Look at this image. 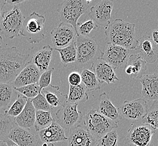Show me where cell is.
Wrapping results in <instances>:
<instances>
[{"instance_id": "obj_1", "label": "cell", "mask_w": 158, "mask_h": 146, "mask_svg": "<svg viewBox=\"0 0 158 146\" xmlns=\"http://www.w3.org/2000/svg\"><path fill=\"white\" fill-rule=\"evenodd\" d=\"M29 55L23 54L16 47L0 48V83H12L27 63Z\"/></svg>"}, {"instance_id": "obj_2", "label": "cell", "mask_w": 158, "mask_h": 146, "mask_svg": "<svg viewBox=\"0 0 158 146\" xmlns=\"http://www.w3.org/2000/svg\"><path fill=\"white\" fill-rule=\"evenodd\" d=\"M135 28V24L117 19L105 29L106 43L122 46L130 50L135 49L137 43Z\"/></svg>"}, {"instance_id": "obj_3", "label": "cell", "mask_w": 158, "mask_h": 146, "mask_svg": "<svg viewBox=\"0 0 158 146\" xmlns=\"http://www.w3.org/2000/svg\"><path fill=\"white\" fill-rule=\"evenodd\" d=\"M76 69L78 72L85 69L90 70L93 64L102 57V51L95 36H77L76 39Z\"/></svg>"}, {"instance_id": "obj_4", "label": "cell", "mask_w": 158, "mask_h": 146, "mask_svg": "<svg viewBox=\"0 0 158 146\" xmlns=\"http://www.w3.org/2000/svg\"><path fill=\"white\" fill-rule=\"evenodd\" d=\"M90 2V1L86 0L64 1L58 5L57 9L60 20L61 23L71 25L77 32L78 20L87 11Z\"/></svg>"}, {"instance_id": "obj_5", "label": "cell", "mask_w": 158, "mask_h": 146, "mask_svg": "<svg viewBox=\"0 0 158 146\" xmlns=\"http://www.w3.org/2000/svg\"><path fill=\"white\" fill-rule=\"evenodd\" d=\"M84 126L97 139L118 127V124L102 115L97 109L90 110L84 116Z\"/></svg>"}, {"instance_id": "obj_6", "label": "cell", "mask_w": 158, "mask_h": 146, "mask_svg": "<svg viewBox=\"0 0 158 146\" xmlns=\"http://www.w3.org/2000/svg\"><path fill=\"white\" fill-rule=\"evenodd\" d=\"M25 18L18 6L14 7L10 11L2 12L0 19V32L9 40L20 36Z\"/></svg>"}, {"instance_id": "obj_7", "label": "cell", "mask_w": 158, "mask_h": 146, "mask_svg": "<svg viewBox=\"0 0 158 146\" xmlns=\"http://www.w3.org/2000/svg\"><path fill=\"white\" fill-rule=\"evenodd\" d=\"M46 18L37 12H32L25 18L23 24L20 36L32 44L38 43L45 37Z\"/></svg>"}, {"instance_id": "obj_8", "label": "cell", "mask_w": 158, "mask_h": 146, "mask_svg": "<svg viewBox=\"0 0 158 146\" xmlns=\"http://www.w3.org/2000/svg\"><path fill=\"white\" fill-rule=\"evenodd\" d=\"M156 131L141 122H134L128 130L125 141L134 146H149Z\"/></svg>"}, {"instance_id": "obj_9", "label": "cell", "mask_w": 158, "mask_h": 146, "mask_svg": "<svg viewBox=\"0 0 158 146\" xmlns=\"http://www.w3.org/2000/svg\"><path fill=\"white\" fill-rule=\"evenodd\" d=\"M79 104H65L55 113V122L64 130L69 131L79 125L82 120L81 111L77 109Z\"/></svg>"}, {"instance_id": "obj_10", "label": "cell", "mask_w": 158, "mask_h": 146, "mask_svg": "<svg viewBox=\"0 0 158 146\" xmlns=\"http://www.w3.org/2000/svg\"><path fill=\"white\" fill-rule=\"evenodd\" d=\"M101 58L110 65L114 70L125 67L130 56V50L122 46L106 43Z\"/></svg>"}, {"instance_id": "obj_11", "label": "cell", "mask_w": 158, "mask_h": 146, "mask_svg": "<svg viewBox=\"0 0 158 146\" xmlns=\"http://www.w3.org/2000/svg\"><path fill=\"white\" fill-rule=\"evenodd\" d=\"M149 109L148 101L140 98L135 100L125 101L118 108L121 119L132 121L141 120Z\"/></svg>"}, {"instance_id": "obj_12", "label": "cell", "mask_w": 158, "mask_h": 146, "mask_svg": "<svg viewBox=\"0 0 158 146\" xmlns=\"http://www.w3.org/2000/svg\"><path fill=\"white\" fill-rule=\"evenodd\" d=\"M55 49H63L76 41L77 32L71 25L61 23L51 32Z\"/></svg>"}, {"instance_id": "obj_13", "label": "cell", "mask_w": 158, "mask_h": 146, "mask_svg": "<svg viewBox=\"0 0 158 146\" xmlns=\"http://www.w3.org/2000/svg\"><path fill=\"white\" fill-rule=\"evenodd\" d=\"M113 3L109 0H103L92 6L88 15L91 20L94 21L98 26L106 29L110 24Z\"/></svg>"}, {"instance_id": "obj_14", "label": "cell", "mask_w": 158, "mask_h": 146, "mask_svg": "<svg viewBox=\"0 0 158 146\" xmlns=\"http://www.w3.org/2000/svg\"><path fill=\"white\" fill-rule=\"evenodd\" d=\"M98 140L84 126L79 124L69 130L67 146H97Z\"/></svg>"}, {"instance_id": "obj_15", "label": "cell", "mask_w": 158, "mask_h": 146, "mask_svg": "<svg viewBox=\"0 0 158 146\" xmlns=\"http://www.w3.org/2000/svg\"><path fill=\"white\" fill-rule=\"evenodd\" d=\"M136 54L146 62L154 63L158 58V46L150 36L144 35L137 40Z\"/></svg>"}, {"instance_id": "obj_16", "label": "cell", "mask_w": 158, "mask_h": 146, "mask_svg": "<svg viewBox=\"0 0 158 146\" xmlns=\"http://www.w3.org/2000/svg\"><path fill=\"white\" fill-rule=\"evenodd\" d=\"M8 138L19 146H38L40 143L38 137L30 129L20 128L15 124L10 131Z\"/></svg>"}, {"instance_id": "obj_17", "label": "cell", "mask_w": 158, "mask_h": 146, "mask_svg": "<svg viewBox=\"0 0 158 146\" xmlns=\"http://www.w3.org/2000/svg\"><path fill=\"white\" fill-rule=\"evenodd\" d=\"M91 69L101 84L104 83L110 84L119 80L113 67L102 58L95 61Z\"/></svg>"}, {"instance_id": "obj_18", "label": "cell", "mask_w": 158, "mask_h": 146, "mask_svg": "<svg viewBox=\"0 0 158 146\" xmlns=\"http://www.w3.org/2000/svg\"><path fill=\"white\" fill-rule=\"evenodd\" d=\"M41 73L31 61L27 62L12 83L15 88L38 83Z\"/></svg>"}, {"instance_id": "obj_19", "label": "cell", "mask_w": 158, "mask_h": 146, "mask_svg": "<svg viewBox=\"0 0 158 146\" xmlns=\"http://www.w3.org/2000/svg\"><path fill=\"white\" fill-rule=\"evenodd\" d=\"M158 78L157 73L146 75L140 78V83L143 86L141 94L147 101H158Z\"/></svg>"}, {"instance_id": "obj_20", "label": "cell", "mask_w": 158, "mask_h": 146, "mask_svg": "<svg viewBox=\"0 0 158 146\" xmlns=\"http://www.w3.org/2000/svg\"><path fill=\"white\" fill-rule=\"evenodd\" d=\"M38 136L42 142L48 144L67 140L64 131L55 120L48 128L38 131Z\"/></svg>"}, {"instance_id": "obj_21", "label": "cell", "mask_w": 158, "mask_h": 146, "mask_svg": "<svg viewBox=\"0 0 158 146\" xmlns=\"http://www.w3.org/2000/svg\"><path fill=\"white\" fill-rule=\"evenodd\" d=\"M125 73L132 78H141L147 70V62L136 54L130 55L125 67Z\"/></svg>"}, {"instance_id": "obj_22", "label": "cell", "mask_w": 158, "mask_h": 146, "mask_svg": "<svg viewBox=\"0 0 158 146\" xmlns=\"http://www.w3.org/2000/svg\"><path fill=\"white\" fill-rule=\"evenodd\" d=\"M60 89L59 86L50 84L41 91V93L52 109L53 108H60L67 104V94L62 93Z\"/></svg>"}, {"instance_id": "obj_23", "label": "cell", "mask_w": 158, "mask_h": 146, "mask_svg": "<svg viewBox=\"0 0 158 146\" xmlns=\"http://www.w3.org/2000/svg\"><path fill=\"white\" fill-rule=\"evenodd\" d=\"M98 111L102 115L110 119L117 124H118L121 119L119 114L118 108L114 106L105 92L99 96Z\"/></svg>"}, {"instance_id": "obj_24", "label": "cell", "mask_w": 158, "mask_h": 146, "mask_svg": "<svg viewBox=\"0 0 158 146\" xmlns=\"http://www.w3.org/2000/svg\"><path fill=\"white\" fill-rule=\"evenodd\" d=\"M35 113L36 110L33 106L31 100L27 99V102L23 111L14 119V123L20 128L30 129L34 125Z\"/></svg>"}, {"instance_id": "obj_25", "label": "cell", "mask_w": 158, "mask_h": 146, "mask_svg": "<svg viewBox=\"0 0 158 146\" xmlns=\"http://www.w3.org/2000/svg\"><path fill=\"white\" fill-rule=\"evenodd\" d=\"M19 94L12 83H0V110L9 109Z\"/></svg>"}, {"instance_id": "obj_26", "label": "cell", "mask_w": 158, "mask_h": 146, "mask_svg": "<svg viewBox=\"0 0 158 146\" xmlns=\"http://www.w3.org/2000/svg\"><path fill=\"white\" fill-rule=\"evenodd\" d=\"M52 54V47L49 45H46L33 56L31 62L36 66L41 74L48 69Z\"/></svg>"}, {"instance_id": "obj_27", "label": "cell", "mask_w": 158, "mask_h": 146, "mask_svg": "<svg viewBox=\"0 0 158 146\" xmlns=\"http://www.w3.org/2000/svg\"><path fill=\"white\" fill-rule=\"evenodd\" d=\"M89 96L83 84L77 86H69V92L67 95V103L79 104L88 100Z\"/></svg>"}, {"instance_id": "obj_28", "label": "cell", "mask_w": 158, "mask_h": 146, "mask_svg": "<svg viewBox=\"0 0 158 146\" xmlns=\"http://www.w3.org/2000/svg\"><path fill=\"white\" fill-rule=\"evenodd\" d=\"M81 83L86 91H96L100 89V84L93 71L89 69L82 70L80 73Z\"/></svg>"}, {"instance_id": "obj_29", "label": "cell", "mask_w": 158, "mask_h": 146, "mask_svg": "<svg viewBox=\"0 0 158 146\" xmlns=\"http://www.w3.org/2000/svg\"><path fill=\"white\" fill-rule=\"evenodd\" d=\"M75 41L63 49H55L60 54L62 64L65 67L67 64L75 62L76 61L77 51Z\"/></svg>"}, {"instance_id": "obj_30", "label": "cell", "mask_w": 158, "mask_h": 146, "mask_svg": "<svg viewBox=\"0 0 158 146\" xmlns=\"http://www.w3.org/2000/svg\"><path fill=\"white\" fill-rule=\"evenodd\" d=\"M54 119L50 111H36L34 128L36 131L43 130L52 124Z\"/></svg>"}, {"instance_id": "obj_31", "label": "cell", "mask_w": 158, "mask_h": 146, "mask_svg": "<svg viewBox=\"0 0 158 146\" xmlns=\"http://www.w3.org/2000/svg\"><path fill=\"white\" fill-rule=\"evenodd\" d=\"M158 101H153L152 106L149 107L148 113L141 120L142 122L149 125L156 131L158 127Z\"/></svg>"}, {"instance_id": "obj_32", "label": "cell", "mask_w": 158, "mask_h": 146, "mask_svg": "<svg viewBox=\"0 0 158 146\" xmlns=\"http://www.w3.org/2000/svg\"><path fill=\"white\" fill-rule=\"evenodd\" d=\"M15 124L11 117L0 113V142L8 138L11 130Z\"/></svg>"}, {"instance_id": "obj_33", "label": "cell", "mask_w": 158, "mask_h": 146, "mask_svg": "<svg viewBox=\"0 0 158 146\" xmlns=\"http://www.w3.org/2000/svg\"><path fill=\"white\" fill-rule=\"evenodd\" d=\"M27 101V98L19 93L16 100L4 114L11 118L17 117L24 109Z\"/></svg>"}, {"instance_id": "obj_34", "label": "cell", "mask_w": 158, "mask_h": 146, "mask_svg": "<svg viewBox=\"0 0 158 146\" xmlns=\"http://www.w3.org/2000/svg\"><path fill=\"white\" fill-rule=\"evenodd\" d=\"M97 146H119V135L115 129L98 139Z\"/></svg>"}, {"instance_id": "obj_35", "label": "cell", "mask_w": 158, "mask_h": 146, "mask_svg": "<svg viewBox=\"0 0 158 146\" xmlns=\"http://www.w3.org/2000/svg\"><path fill=\"white\" fill-rule=\"evenodd\" d=\"M15 89L19 93L30 100L35 97L40 92L42 91L38 83L25 85L19 88H15Z\"/></svg>"}, {"instance_id": "obj_36", "label": "cell", "mask_w": 158, "mask_h": 146, "mask_svg": "<svg viewBox=\"0 0 158 146\" xmlns=\"http://www.w3.org/2000/svg\"><path fill=\"white\" fill-rule=\"evenodd\" d=\"M98 27L94 21L90 19L82 23H77V32L79 36L86 37L89 36L91 31L96 30Z\"/></svg>"}, {"instance_id": "obj_37", "label": "cell", "mask_w": 158, "mask_h": 146, "mask_svg": "<svg viewBox=\"0 0 158 146\" xmlns=\"http://www.w3.org/2000/svg\"><path fill=\"white\" fill-rule=\"evenodd\" d=\"M31 101L36 111H52V107L48 104L46 98L41 93V92H40L35 97L31 99Z\"/></svg>"}, {"instance_id": "obj_38", "label": "cell", "mask_w": 158, "mask_h": 146, "mask_svg": "<svg viewBox=\"0 0 158 146\" xmlns=\"http://www.w3.org/2000/svg\"><path fill=\"white\" fill-rule=\"evenodd\" d=\"M54 67H52L41 74L38 82V84L41 89L47 88L51 84L52 80V73Z\"/></svg>"}, {"instance_id": "obj_39", "label": "cell", "mask_w": 158, "mask_h": 146, "mask_svg": "<svg viewBox=\"0 0 158 146\" xmlns=\"http://www.w3.org/2000/svg\"><path fill=\"white\" fill-rule=\"evenodd\" d=\"M68 82L69 85L71 86H77L81 84V78L80 73L78 71H73L70 73L68 77Z\"/></svg>"}, {"instance_id": "obj_40", "label": "cell", "mask_w": 158, "mask_h": 146, "mask_svg": "<svg viewBox=\"0 0 158 146\" xmlns=\"http://www.w3.org/2000/svg\"><path fill=\"white\" fill-rule=\"evenodd\" d=\"M25 1L24 0H16V1H13V0H5V5H8L10 6H18V5H20V3L24 2Z\"/></svg>"}, {"instance_id": "obj_41", "label": "cell", "mask_w": 158, "mask_h": 146, "mask_svg": "<svg viewBox=\"0 0 158 146\" xmlns=\"http://www.w3.org/2000/svg\"><path fill=\"white\" fill-rule=\"evenodd\" d=\"M152 40L156 44H158V31L157 29H155L152 31Z\"/></svg>"}, {"instance_id": "obj_42", "label": "cell", "mask_w": 158, "mask_h": 146, "mask_svg": "<svg viewBox=\"0 0 158 146\" xmlns=\"http://www.w3.org/2000/svg\"><path fill=\"white\" fill-rule=\"evenodd\" d=\"M5 142H6L7 146H19L16 143H14L13 141H12L11 140H10L9 138H8L5 140Z\"/></svg>"}, {"instance_id": "obj_43", "label": "cell", "mask_w": 158, "mask_h": 146, "mask_svg": "<svg viewBox=\"0 0 158 146\" xmlns=\"http://www.w3.org/2000/svg\"><path fill=\"white\" fill-rule=\"evenodd\" d=\"M5 3V1H0V19L1 17V14H2V11L4 7Z\"/></svg>"}, {"instance_id": "obj_44", "label": "cell", "mask_w": 158, "mask_h": 146, "mask_svg": "<svg viewBox=\"0 0 158 146\" xmlns=\"http://www.w3.org/2000/svg\"><path fill=\"white\" fill-rule=\"evenodd\" d=\"M0 146H7V144L5 141H1L0 142Z\"/></svg>"}, {"instance_id": "obj_45", "label": "cell", "mask_w": 158, "mask_h": 146, "mask_svg": "<svg viewBox=\"0 0 158 146\" xmlns=\"http://www.w3.org/2000/svg\"><path fill=\"white\" fill-rule=\"evenodd\" d=\"M52 144H48V143H44L42 146H51Z\"/></svg>"}, {"instance_id": "obj_46", "label": "cell", "mask_w": 158, "mask_h": 146, "mask_svg": "<svg viewBox=\"0 0 158 146\" xmlns=\"http://www.w3.org/2000/svg\"><path fill=\"white\" fill-rule=\"evenodd\" d=\"M2 42V36H0V48L2 47L1 46Z\"/></svg>"}, {"instance_id": "obj_47", "label": "cell", "mask_w": 158, "mask_h": 146, "mask_svg": "<svg viewBox=\"0 0 158 146\" xmlns=\"http://www.w3.org/2000/svg\"><path fill=\"white\" fill-rule=\"evenodd\" d=\"M51 146H55L53 144H52V145H51Z\"/></svg>"}]
</instances>
